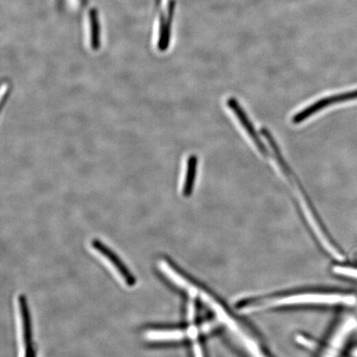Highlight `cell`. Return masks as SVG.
<instances>
[{
    "instance_id": "3",
    "label": "cell",
    "mask_w": 357,
    "mask_h": 357,
    "mask_svg": "<svg viewBox=\"0 0 357 357\" xmlns=\"http://www.w3.org/2000/svg\"><path fill=\"white\" fill-rule=\"evenodd\" d=\"M227 105L229 106V108L234 112L236 119H238L240 123L242 124L243 128L245 129V132H247L248 136L257 146V149L260 151V153L263 155L269 156V150H268L267 146L261 139L252 122L250 120L247 113H245V111L243 109L242 105H240L238 100L234 97H231L227 100Z\"/></svg>"
},
{
    "instance_id": "4",
    "label": "cell",
    "mask_w": 357,
    "mask_h": 357,
    "mask_svg": "<svg viewBox=\"0 0 357 357\" xmlns=\"http://www.w3.org/2000/svg\"><path fill=\"white\" fill-rule=\"evenodd\" d=\"M91 245L93 248H95L98 252L100 253L102 257H105L111 263L112 266L118 271V273L122 276L124 282L127 284L128 287H133L136 284L137 279L135 276H134L126 264L121 260V258L113 250H111L108 245L101 242L99 239L92 240Z\"/></svg>"
},
{
    "instance_id": "1",
    "label": "cell",
    "mask_w": 357,
    "mask_h": 357,
    "mask_svg": "<svg viewBox=\"0 0 357 357\" xmlns=\"http://www.w3.org/2000/svg\"><path fill=\"white\" fill-rule=\"evenodd\" d=\"M356 302V298L348 294H300L279 298L266 303L263 307L284 306L293 305H306V303H322V305H351Z\"/></svg>"
},
{
    "instance_id": "6",
    "label": "cell",
    "mask_w": 357,
    "mask_h": 357,
    "mask_svg": "<svg viewBox=\"0 0 357 357\" xmlns=\"http://www.w3.org/2000/svg\"><path fill=\"white\" fill-rule=\"evenodd\" d=\"M99 13L95 8H91L84 17V33L87 34L89 46L93 51H98L101 47V32Z\"/></svg>"
},
{
    "instance_id": "8",
    "label": "cell",
    "mask_w": 357,
    "mask_h": 357,
    "mask_svg": "<svg viewBox=\"0 0 357 357\" xmlns=\"http://www.w3.org/2000/svg\"><path fill=\"white\" fill-rule=\"evenodd\" d=\"M335 273L357 279V269L352 267L336 266L333 268Z\"/></svg>"
},
{
    "instance_id": "7",
    "label": "cell",
    "mask_w": 357,
    "mask_h": 357,
    "mask_svg": "<svg viewBox=\"0 0 357 357\" xmlns=\"http://www.w3.org/2000/svg\"><path fill=\"white\" fill-rule=\"evenodd\" d=\"M199 160L197 155H191L187 160L186 175L183 185L182 193L185 197H190L193 194L196 175H197Z\"/></svg>"
},
{
    "instance_id": "5",
    "label": "cell",
    "mask_w": 357,
    "mask_h": 357,
    "mask_svg": "<svg viewBox=\"0 0 357 357\" xmlns=\"http://www.w3.org/2000/svg\"><path fill=\"white\" fill-rule=\"evenodd\" d=\"M19 305L24 337V357H37L33 341L32 324L28 300L24 294L19 296Z\"/></svg>"
},
{
    "instance_id": "9",
    "label": "cell",
    "mask_w": 357,
    "mask_h": 357,
    "mask_svg": "<svg viewBox=\"0 0 357 357\" xmlns=\"http://www.w3.org/2000/svg\"><path fill=\"white\" fill-rule=\"evenodd\" d=\"M297 341L300 342L301 344L305 345L307 347H312V342L309 340H307L305 337H298Z\"/></svg>"
},
{
    "instance_id": "2",
    "label": "cell",
    "mask_w": 357,
    "mask_h": 357,
    "mask_svg": "<svg viewBox=\"0 0 357 357\" xmlns=\"http://www.w3.org/2000/svg\"><path fill=\"white\" fill-rule=\"evenodd\" d=\"M355 102H357V86L315 101L314 104L306 107L305 109H302L294 115L292 122L294 124L301 123L310 117H312V115L328 109L329 107Z\"/></svg>"
}]
</instances>
